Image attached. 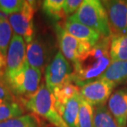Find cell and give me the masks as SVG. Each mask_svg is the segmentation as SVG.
<instances>
[{
	"label": "cell",
	"instance_id": "2",
	"mask_svg": "<svg viewBox=\"0 0 127 127\" xmlns=\"http://www.w3.org/2000/svg\"><path fill=\"white\" fill-rule=\"evenodd\" d=\"M3 81L15 98L19 101L30 98L41 85V71L30 66L27 61L17 72L3 76Z\"/></svg>",
	"mask_w": 127,
	"mask_h": 127
},
{
	"label": "cell",
	"instance_id": "27",
	"mask_svg": "<svg viewBox=\"0 0 127 127\" xmlns=\"http://www.w3.org/2000/svg\"><path fill=\"white\" fill-rule=\"evenodd\" d=\"M5 58L2 56V55L0 52V79H3V76L5 73Z\"/></svg>",
	"mask_w": 127,
	"mask_h": 127
},
{
	"label": "cell",
	"instance_id": "6",
	"mask_svg": "<svg viewBox=\"0 0 127 127\" xmlns=\"http://www.w3.org/2000/svg\"><path fill=\"white\" fill-rule=\"evenodd\" d=\"M73 69L70 64L59 51L45 68V85L50 93L58 87L72 81Z\"/></svg>",
	"mask_w": 127,
	"mask_h": 127
},
{
	"label": "cell",
	"instance_id": "21",
	"mask_svg": "<svg viewBox=\"0 0 127 127\" xmlns=\"http://www.w3.org/2000/svg\"><path fill=\"white\" fill-rule=\"evenodd\" d=\"M63 4L64 0H45L42 2V9L50 18L55 21H60L66 17Z\"/></svg>",
	"mask_w": 127,
	"mask_h": 127
},
{
	"label": "cell",
	"instance_id": "24",
	"mask_svg": "<svg viewBox=\"0 0 127 127\" xmlns=\"http://www.w3.org/2000/svg\"><path fill=\"white\" fill-rule=\"evenodd\" d=\"M25 0H0V12L6 15L14 14L21 11Z\"/></svg>",
	"mask_w": 127,
	"mask_h": 127
},
{
	"label": "cell",
	"instance_id": "26",
	"mask_svg": "<svg viewBox=\"0 0 127 127\" xmlns=\"http://www.w3.org/2000/svg\"><path fill=\"white\" fill-rule=\"evenodd\" d=\"M14 101H16L15 96L7 88L3 79H0V104L12 102Z\"/></svg>",
	"mask_w": 127,
	"mask_h": 127
},
{
	"label": "cell",
	"instance_id": "14",
	"mask_svg": "<svg viewBox=\"0 0 127 127\" xmlns=\"http://www.w3.org/2000/svg\"><path fill=\"white\" fill-rule=\"evenodd\" d=\"M63 27L68 34L73 35L76 39L88 43L92 46H93L102 37L99 33L93 31L89 27H86L79 22L69 21L68 19L65 21Z\"/></svg>",
	"mask_w": 127,
	"mask_h": 127
},
{
	"label": "cell",
	"instance_id": "20",
	"mask_svg": "<svg viewBox=\"0 0 127 127\" xmlns=\"http://www.w3.org/2000/svg\"><path fill=\"white\" fill-rule=\"evenodd\" d=\"M0 127H40V122L34 114H27L0 122Z\"/></svg>",
	"mask_w": 127,
	"mask_h": 127
},
{
	"label": "cell",
	"instance_id": "22",
	"mask_svg": "<svg viewBox=\"0 0 127 127\" xmlns=\"http://www.w3.org/2000/svg\"><path fill=\"white\" fill-rule=\"evenodd\" d=\"M24 107L17 101L0 104V122L8 119L21 116L24 114Z\"/></svg>",
	"mask_w": 127,
	"mask_h": 127
},
{
	"label": "cell",
	"instance_id": "3",
	"mask_svg": "<svg viewBox=\"0 0 127 127\" xmlns=\"http://www.w3.org/2000/svg\"><path fill=\"white\" fill-rule=\"evenodd\" d=\"M67 19L89 27L102 37L111 36L107 14L99 0H84L78 11Z\"/></svg>",
	"mask_w": 127,
	"mask_h": 127
},
{
	"label": "cell",
	"instance_id": "10",
	"mask_svg": "<svg viewBox=\"0 0 127 127\" xmlns=\"http://www.w3.org/2000/svg\"><path fill=\"white\" fill-rule=\"evenodd\" d=\"M26 49L27 45L23 38L14 34L5 57L4 75L13 73L22 68L26 62Z\"/></svg>",
	"mask_w": 127,
	"mask_h": 127
},
{
	"label": "cell",
	"instance_id": "12",
	"mask_svg": "<svg viewBox=\"0 0 127 127\" xmlns=\"http://www.w3.org/2000/svg\"><path fill=\"white\" fill-rule=\"evenodd\" d=\"M47 60L48 50L41 40L34 39L27 45L26 61L30 66L42 71L48 65Z\"/></svg>",
	"mask_w": 127,
	"mask_h": 127
},
{
	"label": "cell",
	"instance_id": "7",
	"mask_svg": "<svg viewBox=\"0 0 127 127\" xmlns=\"http://www.w3.org/2000/svg\"><path fill=\"white\" fill-rule=\"evenodd\" d=\"M55 31L60 52L66 60H69L73 64H74L83 55H84L92 47V45L88 43L76 39L73 35L68 34L64 29V27L60 25L55 26Z\"/></svg>",
	"mask_w": 127,
	"mask_h": 127
},
{
	"label": "cell",
	"instance_id": "5",
	"mask_svg": "<svg viewBox=\"0 0 127 127\" xmlns=\"http://www.w3.org/2000/svg\"><path fill=\"white\" fill-rule=\"evenodd\" d=\"M37 2L25 0V3L21 11L8 17L14 34L22 37L27 44L35 39V27L33 23L34 15L36 11Z\"/></svg>",
	"mask_w": 127,
	"mask_h": 127
},
{
	"label": "cell",
	"instance_id": "16",
	"mask_svg": "<svg viewBox=\"0 0 127 127\" xmlns=\"http://www.w3.org/2000/svg\"><path fill=\"white\" fill-rule=\"evenodd\" d=\"M109 55L111 62L127 61V34L111 36Z\"/></svg>",
	"mask_w": 127,
	"mask_h": 127
},
{
	"label": "cell",
	"instance_id": "11",
	"mask_svg": "<svg viewBox=\"0 0 127 127\" xmlns=\"http://www.w3.org/2000/svg\"><path fill=\"white\" fill-rule=\"evenodd\" d=\"M107 109L122 127L127 126V88L111 93L107 101Z\"/></svg>",
	"mask_w": 127,
	"mask_h": 127
},
{
	"label": "cell",
	"instance_id": "18",
	"mask_svg": "<svg viewBox=\"0 0 127 127\" xmlns=\"http://www.w3.org/2000/svg\"><path fill=\"white\" fill-rule=\"evenodd\" d=\"M8 15L0 12V52L4 58L6 57L7 49L14 34L8 22Z\"/></svg>",
	"mask_w": 127,
	"mask_h": 127
},
{
	"label": "cell",
	"instance_id": "13",
	"mask_svg": "<svg viewBox=\"0 0 127 127\" xmlns=\"http://www.w3.org/2000/svg\"><path fill=\"white\" fill-rule=\"evenodd\" d=\"M82 101L80 92L65 103L56 106V110L68 127H78V115Z\"/></svg>",
	"mask_w": 127,
	"mask_h": 127
},
{
	"label": "cell",
	"instance_id": "4",
	"mask_svg": "<svg viewBox=\"0 0 127 127\" xmlns=\"http://www.w3.org/2000/svg\"><path fill=\"white\" fill-rule=\"evenodd\" d=\"M27 111L52 124L55 127H68L55 106V99L45 83H41L39 90L28 99L21 101Z\"/></svg>",
	"mask_w": 127,
	"mask_h": 127
},
{
	"label": "cell",
	"instance_id": "19",
	"mask_svg": "<svg viewBox=\"0 0 127 127\" xmlns=\"http://www.w3.org/2000/svg\"><path fill=\"white\" fill-rule=\"evenodd\" d=\"M78 93H79V88L73 82L67 83L60 87L56 88L51 93L55 99V107L65 103Z\"/></svg>",
	"mask_w": 127,
	"mask_h": 127
},
{
	"label": "cell",
	"instance_id": "1",
	"mask_svg": "<svg viewBox=\"0 0 127 127\" xmlns=\"http://www.w3.org/2000/svg\"><path fill=\"white\" fill-rule=\"evenodd\" d=\"M110 37H101L73 64L72 81L78 88L100 78L111 64Z\"/></svg>",
	"mask_w": 127,
	"mask_h": 127
},
{
	"label": "cell",
	"instance_id": "25",
	"mask_svg": "<svg viewBox=\"0 0 127 127\" xmlns=\"http://www.w3.org/2000/svg\"><path fill=\"white\" fill-rule=\"evenodd\" d=\"M83 0H64L63 8L66 17H69L78 11L83 3Z\"/></svg>",
	"mask_w": 127,
	"mask_h": 127
},
{
	"label": "cell",
	"instance_id": "8",
	"mask_svg": "<svg viewBox=\"0 0 127 127\" xmlns=\"http://www.w3.org/2000/svg\"><path fill=\"white\" fill-rule=\"evenodd\" d=\"M107 14L111 36L126 34L127 27V0L101 1Z\"/></svg>",
	"mask_w": 127,
	"mask_h": 127
},
{
	"label": "cell",
	"instance_id": "28",
	"mask_svg": "<svg viewBox=\"0 0 127 127\" xmlns=\"http://www.w3.org/2000/svg\"><path fill=\"white\" fill-rule=\"evenodd\" d=\"M126 34H127V27H126Z\"/></svg>",
	"mask_w": 127,
	"mask_h": 127
},
{
	"label": "cell",
	"instance_id": "17",
	"mask_svg": "<svg viewBox=\"0 0 127 127\" xmlns=\"http://www.w3.org/2000/svg\"><path fill=\"white\" fill-rule=\"evenodd\" d=\"M93 126L94 127H122L109 111L107 107L99 106L93 111Z\"/></svg>",
	"mask_w": 127,
	"mask_h": 127
},
{
	"label": "cell",
	"instance_id": "23",
	"mask_svg": "<svg viewBox=\"0 0 127 127\" xmlns=\"http://www.w3.org/2000/svg\"><path fill=\"white\" fill-rule=\"evenodd\" d=\"M93 111L94 109L89 103L82 97L79 115H78V127H94L93 126Z\"/></svg>",
	"mask_w": 127,
	"mask_h": 127
},
{
	"label": "cell",
	"instance_id": "9",
	"mask_svg": "<svg viewBox=\"0 0 127 127\" xmlns=\"http://www.w3.org/2000/svg\"><path fill=\"white\" fill-rule=\"evenodd\" d=\"M116 86L98 78L79 88L80 95L92 106H103L108 101Z\"/></svg>",
	"mask_w": 127,
	"mask_h": 127
},
{
	"label": "cell",
	"instance_id": "15",
	"mask_svg": "<svg viewBox=\"0 0 127 127\" xmlns=\"http://www.w3.org/2000/svg\"><path fill=\"white\" fill-rule=\"evenodd\" d=\"M100 78L115 86L127 83V61L111 62Z\"/></svg>",
	"mask_w": 127,
	"mask_h": 127
}]
</instances>
